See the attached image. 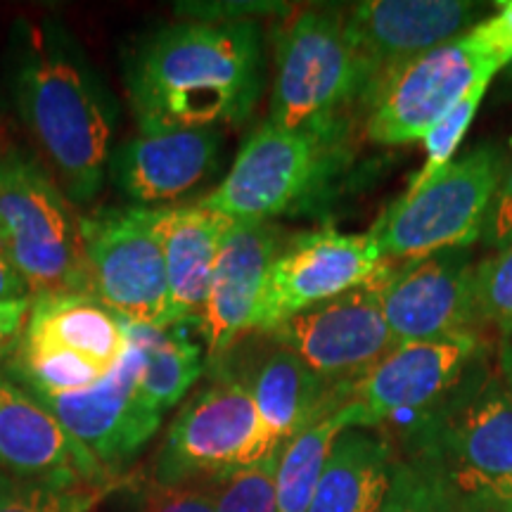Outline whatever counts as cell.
Returning <instances> with one entry per match:
<instances>
[{
  "label": "cell",
  "instance_id": "cell-1",
  "mask_svg": "<svg viewBox=\"0 0 512 512\" xmlns=\"http://www.w3.org/2000/svg\"><path fill=\"white\" fill-rule=\"evenodd\" d=\"M10 88L31 140L69 202L91 204L107 181L117 105L60 19H19Z\"/></svg>",
  "mask_w": 512,
  "mask_h": 512
},
{
  "label": "cell",
  "instance_id": "cell-2",
  "mask_svg": "<svg viewBox=\"0 0 512 512\" xmlns=\"http://www.w3.org/2000/svg\"><path fill=\"white\" fill-rule=\"evenodd\" d=\"M124 88L138 131L240 124L264 91V38L252 19L164 24L128 50Z\"/></svg>",
  "mask_w": 512,
  "mask_h": 512
},
{
  "label": "cell",
  "instance_id": "cell-3",
  "mask_svg": "<svg viewBox=\"0 0 512 512\" xmlns=\"http://www.w3.org/2000/svg\"><path fill=\"white\" fill-rule=\"evenodd\" d=\"M413 446L415 463L453 503H512V394L479 358L437 408L415 420Z\"/></svg>",
  "mask_w": 512,
  "mask_h": 512
},
{
  "label": "cell",
  "instance_id": "cell-4",
  "mask_svg": "<svg viewBox=\"0 0 512 512\" xmlns=\"http://www.w3.org/2000/svg\"><path fill=\"white\" fill-rule=\"evenodd\" d=\"M0 256L31 297L91 294L81 216L43 164L22 152L0 155Z\"/></svg>",
  "mask_w": 512,
  "mask_h": 512
},
{
  "label": "cell",
  "instance_id": "cell-5",
  "mask_svg": "<svg viewBox=\"0 0 512 512\" xmlns=\"http://www.w3.org/2000/svg\"><path fill=\"white\" fill-rule=\"evenodd\" d=\"M370 74L344 27V10L311 8L292 15L275 36L273 126H344L351 105H366Z\"/></svg>",
  "mask_w": 512,
  "mask_h": 512
},
{
  "label": "cell",
  "instance_id": "cell-6",
  "mask_svg": "<svg viewBox=\"0 0 512 512\" xmlns=\"http://www.w3.org/2000/svg\"><path fill=\"white\" fill-rule=\"evenodd\" d=\"M344 143V126L290 131L266 121L204 202L233 221H273L304 209L342 169Z\"/></svg>",
  "mask_w": 512,
  "mask_h": 512
},
{
  "label": "cell",
  "instance_id": "cell-7",
  "mask_svg": "<svg viewBox=\"0 0 512 512\" xmlns=\"http://www.w3.org/2000/svg\"><path fill=\"white\" fill-rule=\"evenodd\" d=\"M505 169L503 147L486 143L406 192L370 230L384 259H425L482 238Z\"/></svg>",
  "mask_w": 512,
  "mask_h": 512
},
{
  "label": "cell",
  "instance_id": "cell-8",
  "mask_svg": "<svg viewBox=\"0 0 512 512\" xmlns=\"http://www.w3.org/2000/svg\"><path fill=\"white\" fill-rule=\"evenodd\" d=\"M93 297L124 323L169 328V280L150 207H105L81 216Z\"/></svg>",
  "mask_w": 512,
  "mask_h": 512
},
{
  "label": "cell",
  "instance_id": "cell-9",
  "mask_svg": "<svg viewBox=\"0 0 512 512\" xmlns=\"http://www.w3.org/2000/svg\"><path fill=\"white\" fill-rule=\"evenodd\" d=\"M264 456L268 453L247 382L221 370L171 422L152 479L162 484L214 482Z\"/></svg>",
  "mask_w": 512,
  "mask_h": 512
},
{
  "label": "cell",
  "instance_id": "cell-10",
  "mask_svg": "<svg viewBox=\"0 0 512 512\" xmlns=\"http://www.w3.org/2000/svg\"><path fill=\"white\" fill-rule=\"evenodd\" d=\"M384 264L373 233L320 228L287 240L266 275L249 332H266L339 294L370 285Z\"/></svg>",
  "mask_w": 512,
  "mask_h": 512
},
{
  "label": "cell",
  "instance_id": "cell-11",
  "mask_svg": "<svg viewBox=\"0 0 512 512\" xmlns=\"http://www.w3.org/2000/svg\"><path fill=\"white\" fill-rule=\"evenodd\" d=\"M498 72L503 69L486 60L467 34L403 64L370 93L368 138L380 145L422 140L477 81L494 79Z\"/></svg>",
  "mask_w": 512,
  "mask_h": 512
},
{
  "label": "cell",
  "instance_id": "cell-12",
  "mask_svg": "<svg viewBox=\"0 0 512 512\" xmlns=\"http://www.w3.org/2000/svg\"><path fill=\"white\" fill-rule=\"evenodd\" d=\"M271 337L290 349L313 375L337 389H349L399 347L373 285L311 306L285 320Z\"/></svg>",
  "mask_w": 512,
  "mask_h": 512
},
{
  "label": "cell",
  "instance_id": "cell-13",
  "mask_svg": "<svg viewBox=\"0 0 512 512\" xmlns=\"http://www.w3.org/2000/svg\"><path fill=\"white\" fill-rule=\"evenodd\" d=\"M479 356L482 342L477 332L401 342L351 384L347 399L358 403L366 427L401 415L420 420L456 389Z\"/></svg>",
  "mask_w": 512,
  "mask_h": 512
},
{
  "label": "cell",
  "instance_id": "cell-14",
  "mask_svg": "<svg viewBox=\"0 0 512 512\" xmlns=\"http://www.w3.org/2000/svg\"><path fill=\"white\" fill-rule=\"evenodd\" d=\"M486 17V5L470 0H368L344 10V27L373 93L403 64L456 43Z\"/></svg>",
  "mask_w": 512,
  "mask_h": 512
},
{
  "label": "cell",
  "instance_id": "cell-15",
  "mask_svg": "<svg viewBox=\"0 0 512 512\" xmlns=\"http://www.w3.org/2000/svg\"><path fill=\"white\" fill-rule=\"evenodd\" d=\"M475 273L477 264L467 249H446L408 261L401 271L370 285L401 344L475 332Z\"/></svg>",
  "mask_w": 512,
  "mask_h": 512
},
{
  "label": "cell",
  "instance_id": "cell-16",
  "mask_svg": "<svg viewBox=\"0 0 512 512\" xmlns=\"http://www.w3.org/2000/svg\"><path fill=\"white\" fill-rule=\"evenodd\" d=\"M60 420L79 444L114 477L162 425L138 389V354L128 344L124 358L105 380L74 394H31Z\"/></svg>",
  "mask_w": 512,
  "mask_h": 512
},
{
  "label": "cell",
  "instance_id": "cell-17",
  "mask_svg": "<svg viewBox=\"0 0 512 512\" xmlns=\"http://www.w3.org/2000/svg\"><path fill=\"white\" fill-rule=\"evenodd\" d=\"M285 240L273 221H233L223 238L207 299L195 320L207 363H216L252 328L266 275Z\"/></svg>",
  "mask_w": 512,
  "mask_h": 512
},
{
  "label": "cell",
  "instance_id": "cell-18",
  "mask_svg": "<svg viewBox=\"0 0 512 512\" xmlns=\"http://www.w3.org/2000/svg\"><path fill=\"white\" fill-rule=\"evenodd\" d=\"M219 150V128L138 131L112 150L107 178L136 207H166L214 174Z\"/></svg>",
  "mask_w": 512,
  "mask_h": 512
},
{
  "label": "cell",
  "instance_id": "cell-19",
  "mask_svg": "<svg viewBox=\"0 0 512 512\" xmlns=\"http://www.w3.org/2000/svg\"><path fill=\"white\" fill-rule=\"evenodd\" d=\"M0 470L22 477H74L110 484V472L36 396L0 373Z\"/></svg>",
  "mask_w": 512,
  "mask_h": 512
},
{
  "label": "cell",
  "instance_id": "cell-20",
  "mask_svg": "<svg viewBox=\"0 0 512 512\" xmlns=\"http://www.w3.org/2000/svg\"><path fill=\"white\" fill-rule=\"evenodd\" d=\"M150 214L169 280V328L195 325L233 219L204 200L183 207H150Z\"/></svg>",
  "mask_w": 512,
  "mask_h": 512
},
{
  "label": "cell",
  "instance_id": "cell-21",
  "mask_svg": "<svg viewBox=\"0 0 512 512\" xmlns=\"http://www.w3.org/2000/svg\"><path fill=\"white\" fill-rule=\"evenodd\" d=\"M15 344L83 358L107 373L128 349L126 325L91 294H43L31 297V311Z\"/></svg>",
  "mask_w": 512,
  "mask_h": 512
},
{
  "label": "cell",
  "instance_id": "cell-22",
  "mask_svg": "<svg viewBox=\"0 0 512 512\" xmlns=\"http://www.w3.org/2000/svg\"><path fill=\"white\" fill-rule=\"evenodd\" d=\"M245 382L259 415L261 444L266 453L280 451L299 432L347 401L344 389H330V384L313 375L280 344Z\"/></svg>",
  "mask_w": 512,
  "mask_h": 512
},
{
  "label": "cell",
  "instance_id": "cell-23",
  "mask_svg": "<svg viewBox=\"0 0 512 512\" xmlns=\"http://www.w3.org/2000/svg\"><path fill=\"white\" fill-rule=\"evenodd\" d=\"M394 470L387 439L373 427H349L332 446L309 512H380Z\"/></svg>",
  "mask_w": 512,
  "mask_h": 512
},
{
  "label": "cell",
  "instance_id": "cell-24",
  "mask_svg": "<svg viewBox=\"0 0 512 512\" xmlns=\"http://www.w3.org/2000/svg\"><path fill=\"white\" fill-rule=\"evenodd\" d=\"M126 325L128 344L138 354V389L157 413H166L195 387L204 370L207 354L190 335V325L152 328Z\"/></svg>",
  "mask_w": 512,
  "mask_h": 512
},
{
  "label": "cell",
  "instance_id": "cell-25",
  "mask_svg": "<svg viewBox=\"0 0 512 512\" xmlns=\"http://www.w3.org/2000/svg\"><path fill=\"white\" fill-rule=\"evenodd\" d=\"M366 427L354 401H344L287 441L278 460V512H309L313 491L339 434Z\"/></svg>",
  "mask_w": 512,
  "mask_h": 512
},
{
  "label": "cell",
  "instance_id": "cell-26",
  "mask_svg": "<svg viewBox=\"0 0 512 512\" xmlns=\"http://www.w3.org/2000/svg\"><path fill=\"white\" fill-rule=\"evenodd\" d=\"M112 484L74 477H22L0 470V512H91Z\"/></svg>",
  "mask_w": 512,
  "mask_h": 512
},
{
  "label": "cell",
  "instance_id": "cell-27",
  "mask_svg": "<svg viewBox=\"0 0 512 512\" xmlns=\"http://www.w3.org/2000/svg\"><path fill=\"white\" fill-rule=\"evenodd\" d=\"M280 451L214 479L211 486L216 496V512H278Z\"/></svg>",
  "mask_w": 512,
  "mask_h": 512
},
{
  "label": "cell",
  "instance_id": "cell-28",
  "mask_svg": "<svg viewBox=\"0 0 512 512\" xmlns=\"http://www.w3.org/2000/svg\"><path fill=\"white\" fill-rule=\"evenodd\" d=\"M489 83H491V79L477 81L475 86H472L470 91H467L463 98L458 100V105L453 107V110L448 112L446 117L441 119L430 133H427L425 138H422V143H425V150H427V157H425V164H422V169L413 176L411 185H408V192L418 190L425 183H430L441 169H446V166L453 162V155H456L460 140L465 138L472 119L477 117L479 105H482V98H484L486 88H489Z\"/></svg>",
  "mask_w": 512,
  "mask_h": 512
},
{
  "label": "cell",
  "instance_id": "cell-29",
  "mask_svg": "<svg viewBox=\"0 0 512 512\" xmlns=\"http://www.w3.org/2000/svg\"><path fill=\"white\" fill-rule=\"evenodd\" d=\"M475 313L477 323L491 325L503 337H512V245L477 264Z\"/></svg>",
  "mask_w": 512,
  "mask_h": 512
},
{
  "label": "cell",
  "instance_id": "cell-30",
  "mask_svg": "<svg viewBox=\"0 0 512 512\" xmlns=\"http://www.w3.org/2000/svg\"><path fill=\"white\" fill-rule=\"evenodd\" d=\"M451 508L453 501L444 486L413 460L396 465L392 489L380 512H451Z\"/></svg>",
  "mask_w": 512,
  "mask_h": 512
},
{
  "label": "cell",
  "instance_id": "cell-31",
  "mask_svg": "<svg viewBox=\"0 0 512 512\" xmlns=\"http://www.w3.org/2000/svg\"><path fill=\"white\" fill-rule=\"evenodd\" d=\"M131 512H216L211 482L162 484L157 479L138 484L131 494Z\"/></svg>",
  "mask_w": 512,
  "mask_h": 512
},
{
  "label": "cell",
  "instance_id": "cell-32",
  "mask_svg": "<svg viewBox=\"0 0 512 512\" xmlns=\"http://www.w3.org/2000/svg\"><path fill=\"white\" fill-rule=\"evenodd\" d=\"M470 43L496 67L505 69L512 60V0L498 3V10L467 34Z\"/></svg>",
  "mask_w": 512,
  "mask_h": 512
},
{
  "label": "cell",
  "instance_id": "cell-33",
  "mask_svg": "<svg viewBox=\"0 0 512 512\" xmlns=\"http://www.w3.org/2000/svg\"><path fill=\"white\" fill-rule=\"evenodd\" d=\"M482 238L489 247L503 249L512 245V162L505 169L501 188H498L494 204H491Z\"/></svg>",
  "mask_w": 512,
  "mask_h": 512
},
{
  "label": "cell",
  "instance_id": "cell-34",
  "mask_svg": "<svg viewBox=\"0 0 512 512\" xmlns=\"http://www.w3.org/2000/svg\"><path fill=\"white\" fill-rule=\"evenodd\" d=\"M31 311V297L0 299V349H8L22 335Z\"/></svg>",
  "mask_w": 512,
  "mask_h": 512
},
{
  "label": "cell",
  "instance_id": "cell-35",
  "mask_svg": "<svg viewBox=\"0 0 512 512\" xmlns=\"http://www.w3.org/2000/svg\"><path fill=\"white\" fill-rule=\"evenodd\" d=\"M19 297H31L29 287L24 285V280L19 278L15 268L0 256V299H19Z\"/></svg>",
  "mask_w": 512,
  "mask_h": 512
},
{
  "label": "cell",
  "instance_id": "cell-36",
  "mask_svg": "<svg viewBox=\"0 0 512 512\" xmlns=\"http://www.w3.org/2000/svg\"><path fill=\"white\" fill-rule=\"evenodd\" d=\"M451 512H512V503L489 501V498H472V501L453 503Z\"/></svg>",
  "mask_w": 512,
  "mask_h": 512
},
{
  "label": "cell",
  "instance_id": "cell-37",
  "mask_svg": "<svg viewBox=\"0 0 512 512\" xmlns=\"http://www.w3.org/2000/svg\"><path fill=\"white\" fill-rule=\"evenodd\" d=\"M496 370H498V375H501V380L505 382V387H508L510 394H512V337L501 339V347H498Z\"/></svg>",
  "mask_w": 512,
  "mask_h": 512
},
{
  "label": "cell",
  "instance_id": "cell-38",
  "mask_svg": "<svg viewBox=\"0 0 512 512\" xmlns=\"http://www.w3.org/2000/svg\"><path fill=\"white\" fill-rule=\"evenodd\" d=\"M505 81H508V86L512 88V60L508 62V67H505Z\"/></svg>",
  "mask_w": 512,
  "mask_h": 512
}]
</instances>
